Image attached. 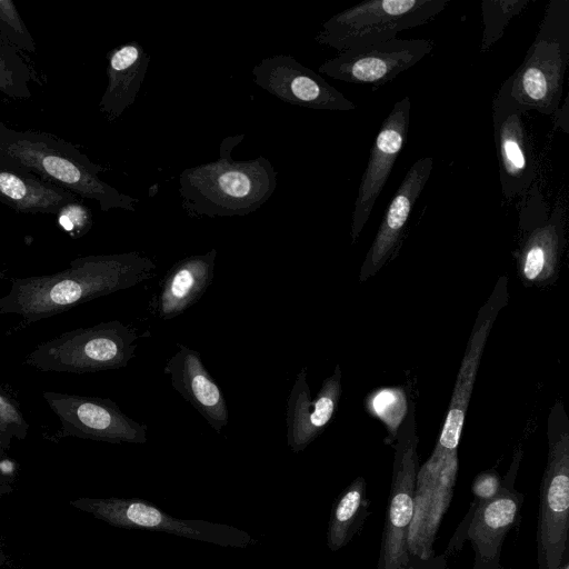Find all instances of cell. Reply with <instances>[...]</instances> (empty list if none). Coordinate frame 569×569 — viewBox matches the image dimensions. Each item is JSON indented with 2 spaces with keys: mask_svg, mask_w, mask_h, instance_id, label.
<instances>
[{
  "mask_svg": "<svg viewBox=\"0 0 569 569\" xmlns=\"http://www.w3.org/2000/svg\"><path fill=\"white\" fill-rule=\"evenodd\" d=\"M156 270L157 263L137 251L78 257L57 273L13 279L0 298V315L39 321L148 281Z\"/></svg>",
  "mask_w": 569,
  "mask_h": 569,
  "instance_id": "obj_1",
  "label": "cell"
},
{
  "mask_svg": "<svg viewBox=\"0 0 569 569\" xmlns=\"http://www.w3.org/2000/svg\"><path fill=\"white\" fill-rule=\"evenodd\" d=\"M243 133L226 137L219 157L184 169L179 177V194L190 217L247 216L261 208L277 187V171L264 157L233 159V149Z\"/></svg>",
  "mask_w": 569,
  "mask_h": 569,
  "instance_id": "obj_2",
  "label": "cell"
},
{
  "mask_svg": "<svg viewBox=\"0 0 569 569\" xmlns=\"http://www.w3.org/2000/svg\"><path fill=\"white\" fill-rule=\"evenodd\" d=\"M0 159L77 197L97 201L104 212L111 209L134 211L139 202L99 177L107 170L103 166L50 132L17 130L0 121Z\"/></svg>",
  "mask_w": 569,
  "mask_h": 569,
  "instance_id": "obj_3",
  "label": "cell"
},
{
  "mask_svg": "<svg viewBox=\"0 0 569 569\" xmlns=\"http://www.w3.org/2000/svg\"><path fill=\"white\" fill-rule=\"evenodd\" d=\"M568 62L569 0H551L523 61L499 91L522 113L551 117L562 100Z\"/></svg>",
  "mask_w": 569,
  "mask_h": 569,
  "instance_id": "obj_4",
  "label": "cell"
},
{
  "mask_svg": "<svg viewBox=\"0 0 569 569\" xmlns=\"http://www.w3.org/2000/svg\"><path fill=\"white\" fill-rule=\"evenodd\" d=\"M134 328L118 320L78 328L37 346L24 363L39 371L87 373L128 366L138 348Z\"/></svg>",
  "mask_w": 569,
  "mask_h": 569,
  "instance_id": "obj_5",
  "label": "cell"
},
{
  "mask_svg": "<svg viewBox=\"0 0 569 569\" xmlns=\"http://www.w3.org/2000/svg\"><path fill=\"white\" fill-rule=\"evenodd\" d=\"M548 460L540 486L537 530L539 569L568 565L569 423L557 402L548 418Z\"/></svg>",
  "mask_w": 569,
  "mask_h": 569,
  "instance_id": "obj_6",
  "label": "cell"
},
{
  "mask_svg": "<svg viewBox=\"0 0 569 569\" xmlns=\"http://www.w3.org/2000/svg\"><path fill=\"white\" fill-rule=\"evenodd\" d=\"M450 0H370L345 9L328 20L315 36L338 52L395 39L403 30L420 27L442 12Z\"/></svg>",
  "mask_w": 569,
  "mask_h": 569,
  "instance_id": "obj_7",
  "label": "cell"
},
{
  "mask_svg": "<svg viewBox=\"0 0 569 569\" xmlns=\"http://www.w3.org/2000/svg\"><path fill=\"white\" fill-rule=\"evenodd\" d=\"M395 440L392 479L378 569H410L409 529L415 515L418 475V435L412 399H408L406 416Z\"/></svg>",
  "mask_w": 569,
  "mask_h": 569,
  "instance_id": "obj_8",
  "label": "cell"
},
{
  "mask_svg": "<svg viewBox=\"0 0 569 569\" xmlns=\"http://www.w3.org/2000/svg\"><path fill=\"white\" fill-rule=\"evenodd\" d=\"M71 505L119 528L161 531L222 547L244 548L256 542L248 532L236 527L178 519L139 498H81Z\"/></svg>",
  "mask_w": 569,
  "mask_h": 569,
  "instance_id": "obj_9",
  "label": "cell"
},
{
  "mask_svg": "<svg viewBox=\"0 0 569 569\" xmlns=\"http://www.w3.org/2000/svg\"><path fill=\"white\" fill-rule=\"evenodd\" d=\"M435 48L429 39H390L339 52L319 66L335 80L377 89L410 69Z\"/></svg>",
  "mask_w": 569,
  "mask_h": 569,
  "instance_id": "obj_10",
  "label": "cell"
},
{
  "mask_svg": "<svg viewBox=\"0 0 569 569\" xmlns=\"http://www.w3.org/2000/svg\"><path fill=\"white\" fill-rule=\"evenodd\" d=\"M42 397L64 436L111 443L148 441V426L128 417L111 399L56 391H46Z\"/></svg>",
  "mask_w": 569,
  "mask_h": 569,
  "instance_id": "obj_11",
  "label": "cell"
},
{
  "mask_svg": "<svg viewBox=\"0 0 569 569\" xmlns=\"http://www.w3.org/2000/svg\"><path fill=\"white\" fill-rule=\"evenodd\" d=\"M508 299V277L501 276L491 295L479 309L471 329L453 385L447 416L432 451L435 455L457 453L483 349L491 328L502 308L507 306Z\"/></svg>",
  "mask_w": 569,
  "mask_h": 569,
  "instance_id": "obj_12",
  "label": "cell"
},
{
  "mask_svg": "<svg viewBox=\"0 0 569 569\" xmlns=\"http://www.w3.org/2000/svg\"><path fill=\"white\" fill-rule=\"evenodd\" d=\"M251 72L257 86L286 103L330 111L357 108L342 92L290 54L264 58Z\"/></svg>",
  "mask_w": 569,
  "mask_h": 569,
  "instance_id": "obj_13",
  "label": "cell"
},
{
  "mask_svg": "<svg viewBox=\"0 0 569 569\" xmlns=\"http://www.w3.org/2000/svg\"><path fill=\"white\" fill-rule=\"evenodd\" d=\"M410 110L411 101L409 97L398 100L382 121L372 143L352 211V243L358 240L366 226L375 203L392 171L393 164L407 141Z\"/></svg>",
  "mask_w": 569,
  "mask_h": 569,
  "instance_id": "obj_14",
  "label": "cell"
},
{
  "mask_svg": "<svg viewBox=\"0 0 569 569\" xmlns=\"http://www.w3.org/2000/svg\"><path fill=\"white\" fill-rule=\"evenodd\" d=\"M522 116L498 90L492 101V123L499 181L507 202L527 192L536 179L535 154Z\"/></svg>",
  "mask_w": 569,
  "mask_h": 569,
  "instance_id": "obj_15",
  "label": "cell"
},
{
  "mask_svg": "<svg viewBox=\"0 0 569 569\" xmlns=\"http://www.w3.org/2000/svg\"><path fill=\"white\" fill-rule=\"evenodd\" d=\"M432 167L433 159L423 157L416 160L406 172L365 257L359 274L360 282L375 276L400 247L412 208L429 180Z\"/></svg>",
  "mask_w": 569,
  "mask_h": 569,
  "instance_id": "obj_16",
  "label": "cell"
},
{
  "mask_svg": "<svg viewBox=\"0 0 569 569\" xmlns=\"http://www.w3.org/2000/svg\"><path fill=\"white\" fill-rule=\"evenodd\" d=\"M341 377L337 365L316 398H311L307 368L297 373L286 407L287 445L295 453L316 440L333 418L341 396Z\"/></svg>",
  "mask_w": 569,
  "mask_h": 569,
  "instance_id": "obj_17",
  "label": "cell"
},
{
  "mask_svg": "<svg viewBox=\"0 0 569 569\" xmlns=\"http://www.w3.org/2000/svg\"><path fill=\"white\" fill-rule=\"evenodd\" d=\"M565 213L562 203L557 202L549 216L545 212L533 223L521 224L526 236L516 258L525 284L541 287L556 277L566 240Z\"/></svg>",
  "mask_w": 569,
  "mask_h": 569,
  "instance_id": "obj_18",
  "label": "cell"
},
{
  "mask_svg": "<svg viewBox=\"0 0 569 569\" xmlns=\"http://www.w3.org/2000/svg\"><path fill=\"white\" fill-rule=\"evenodd\" d=\"M177 348L164 365V373L170 377L172 388L220 433L229 422L227 401L220 387L196 350L182 343H177Z\"/></svg>",
  "mask_w": 569,
  "mask_h": 569,
  "instance_id": "obj_19",
  "label": "cell"
},
{
  "mask_svg": "<svg viewBox=\"0 0 569 569\" xmlns=\"http://www.w3.org/2000/svg\"><path fill=\"white\" fill-rule=\"evenodd\" d=\"M218 251L193 254L177 261L159 282L149 302L151 313L173 319L197 303L212 282Z\"/></svg>",
  "mask_w": 569,
  "mask_h": 569,
  "instance_id": "obj_20",
  "label": "cell"
},
{
  "mask_svg": "<svg viewBox=\"0 0 569 569\" xmlns=\"http://www.w3.org/2000/svg\"><path fill=\"white\" fill-rule=\"evenodd\" d=\"M107 59L108 82L98 107L109 121H114L134 103L150 56L139 42L130 41L110 50Z\"/></svg>",
  "mask_w": 569,
  "mask_h": 569,
  "instance_id": "obj_21",
  "label": "cell"
},
{
  "mask_svg": "<svg viewBox=\"0 0 569 569\" xmlns=\"http://www.w3.org/2000/svg\"><path fill=\"white\" fill-rule=\"evenodd\" d=\"M77 200L72 192L0 159V202L14 211L57 216Z\"/></svg>",
  "mask_w": 569,
  "mask_h": 569,
  "instance_id": "obj_22",
  "label": "cell"
},
{
  "mask_svg": "<svg viewBox=\"0 0 569 569\" xmlns=\"http://www.w3.org/2000/svg\"><path fill=\"white\" fill-rule=\"evenodd\" d=\"M522 500V495L512 489L511 480L509 486L501 485L493 498L480 501L468 529L480 560L489 562L499 556L502 539L513 526Z\"/></svg>",
  "mask_w": 569,
  "mask_h": 569,
  "instance_id": "obj_23",
  "label": "cell"
},
{
  "mask_svg": "<svg viewBox=\"0 0 569 569\" xmlns=\"http://www.w3.org/2000/svg\"><path fill=\"white\" fill-rule=\"evenodd\" d=\"M366 480L356 478L336 500L327 531V545L331 551L343 548L359 530L367 517Z\"/></svg>",
  "mask_w": 569,
  "mask_h": 569,
  "instance_id": "obj_24",
  "label": "cell"
},
{
  "mask_svg": "<svg viewBox=\"0 0 569 569\" xmlns=\"http://www.w3.org/2000/svg\"><path fill=\"white\" fill-rule=\"evenodd\" d=\"M33 79L23 57L0 36V92L12 99H29Z\"/></svg>",
  "mask_w": 569,
  "mask_h": 569,
  "instance_id": "obj_25",
  "label": "cell"
},
{
  "mask_svg": "<svg viewBox=\"0 0 569 569\" xmlns=\"http://www.w3.org/2000/svg\"><path fill=\"white\" fill-rule=\"evenodd\" d=\"M529 0H483L481 16L483 22L480 52L486 53L500 40L510 20L518 16Z\"/></svg>",
  "mask_w": 569,
  "mask_h": 569,
  "instance_id": "obj_26",
  "label": "cell"
},
{
  "mask_svg": "<svg viewBox=\"0 0 569 569\" xmlns=\"http://www.w3.org/2000/svg\"><path fill=\"white\" fill-rule=\"evenodd\" d=\"M367 406L372 415L379 417L386 423L389 435L392 439H396L400 423L396 421L391 412L403 420L408 399L402 390L395 388L380 389L368 398Z\"/></svg>",
  "mask_w": 569,
  "mask_h": 569,
  "instance_id": "obj_27",
  "label": "cell"
},
{
  "mask_svg": "<svg viewBox=\"0 0 569 569\" xmlns=\"http://www.w3.org/2000/svg\"><path fill=\"white\" fill-rule=\"evenodd\" d=\"M0 36L18 51L34 53L36 42L11 0H0Z\"/></svg>",
  "mask_w": 569,
  "mask_h": 569,
  "instance_id": "obj_28",
  "label": "cell"
},
{
  "mask_svg": "<svg viewBox=\"0 0 569 569\" xmlns=\"http://www.w3.org/2000/svg\"><path fill=\"white\" fill-rule=\"evenodd\" d=\"M57 217L61 228L73 238L82 237L92 226L91 211L79 200L63 207Z\"/></svg>",
  "mask_w": 569,
  "mask_h": 569,
  "instance_id": "obj_29",
  "label": "cell"
},
{
  "mask_svg": "<svg viewBox=\"0 0 569 569\" xmlns=\"http://www.w3.org/2000/svg\"><path fill=\"white\" fill-rule=\"evenodd\" d=\"M0 426L6 433L23 439L29 425L18 406L6 395L0 392Z\"/></svg>",
  "mask_w": 569,
  "mask_h": 569,
  "instance_id": "obj_30",
  "label": "cell"
},
{
  "mask_svg": "<svg viewBox=\"0 0 569 569\" xmlns=\"http://www.w3.org/2000/svg\"><path fill=\"white\" fill-rule=\"evenodd\" d=\"M501 487L499 476L495 471H485L479 473L472 483L473 495L482 500L493 498Z\"/></svg>",
  "mask_w": 569,
  "mask_h": 569,
  "instance_id": "obj_31",
  "label": "cell"
},
{
  "mask_svg": "<svg viewBox=\"0 0 569 569\" xmlns=\"http://www.w3.org/2000/svg\"><path fill=\"white\" fill-rule=\"evenodd\" d=\"M0 433H6V431L3 430V428L0 426Z\"/></svg>",
  "mask_w": 569,
  "mask_h": 569,
  "instance_id": "obj_32",
  "label": "cell"
}]
</instances>
